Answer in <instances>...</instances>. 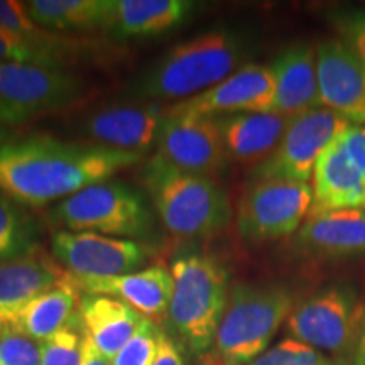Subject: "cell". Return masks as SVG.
Masks as SVG:
<instances>
[{"instance_id":"6da1fadb","label":"cell","mask_w":365,"mask_h":365,"mask_svg":"<svg viewBox=\"0 0 365 365\" xmlns=\"http://www.w3.org/2000/svg\"><path fill=\"white\" fill-rule=\"evenodd\" d=\"M140 158L143 154L63 143L48 135L14 139L0 145V191L26 207H44L110 180Z\"/></svg>"},{"instance_id":"7a4b0ae2","label":"cell","mask_w":365,"mask_h":365,"mask_svg":"<svg viewBox=\"0 0 365 365\" xmlns=\"http://www.w3.org/2000/svg\"><path fill=\"white\" fill-rule=\"evenodd\" d=\"M247 44L228 29L182 41L139 76L132 91L145 100H186L203 93L242 68Z\"/></svg>"},{"instance_id":"3957f363","label":"cell","mask_w":365,"mask_h":365,"mask_svg":"<svg viewBox=\"0 0 365 365\" xmlns=\"http://www.w3.org/2000/svg\"><path fill=\"white\" fill-rule=\"evenodd\" d=\"M173 296L168 317L175 335L193 355L215 344L228 299V271L215 255L182 250L171 262Z\"/></svg>"},{"instance_id":"277c9868","label":"cell","mask_w":365,"mask_h":365,"mask_svg":"<svg viewBox=\"0 0 365 365\" xmlns=\"http://www.w3.org/2000/svg\"><path fill=\"white\" fill-rule=\"evenodd\" d=\"M143 178L159 218L173 235L207 239L232 222L230 200L212 178L178 170L159 154L145 164Z\"/></svg>"},{"instance_id":"5b68a950","label":"cell","mask_w":365,"mask_h":365,"mask_svg":"<svg viewBox=\"0 0 365 365\" xmlns=\"http://www.w3.org/2000/svg\"><path fill=\"white\" fill-rule=\"evenodd\" d=\"M293 309V294L282 284L232 286L213 344L218 357L239 365L252 362L266 352Z\"/></svg>"},{"instance_id":"8992f818","label":"cell","mask_w":365,"mask_h":365,"mask_svg":"<svg viewBox=\"0 0 365 365\" xmlns=\"http://www.w3.org/2000/svg\"><path fill=\"white\" fill-rule=\"evenodd\" d=\"M54 227L93 232L117 239H144L154 227L153 213L139 191L122 181H100L61 200L49 213Z\"/></svg>"},{"instance_id":"52a82bcc","label":"cell","mask_w":365,"mask_h":365,"mask_svg":"<svg viewBox=\"0 0 365 365\" xmlns=\"http://www.w3.org/2000/svg\"><path fill=\"white\" fill-rule=\"evenodd\" d=\"M80 76L59 66L33 63L0 65V125L12 127L44 113L65 110L85 95Z\"/></svg>"},{"instance_id":"ba28073f","label":"cell","mask_w":365,"mask_h":365,"mask_svg":"<svg viewBox=\"0 0 365 365\" xmlns=\"http://www.w3.org/2000/svg\"><path fill=\"white\" fill-rule=\"evenodd\" d=\"M365 304L349 284H333L299 303L287 318L291 339L331 355L336 364L349 357L362 325Z\"/></svg>"},{"instance_id":"9c48e42d","label":"cell","mask_w":365,"mask_h":365,"mask_svg":"<svg viewBox=\"0 0 365 365\" xmlns=\"http://www.w3.org/2000/svg\"><path fill=\"white\" fill-rule=\"evenodd\" d=\"M313 203L308 182L254 180L237 210V230L249 244H267L299 230Z\"/></svg>"},{"instance_id":"30bf717a","label":"cell","mask_w":365,"mask_h":365,"mask_svg":"<svg viewBox=\"0 0 365 365\" xmlns=\"http://www.w3.org/2000/svg\"><path fill=\"white\" fill-rule=\"evenodd\" d=\"M352 125L327 107L293 117L271 156L255 166L254 180L308 182L319 156Z\"/></svg>"},{"instance_id":"8fae6325","label":"cell","mask_w":365,"mask_h":365,"mask_svg":"<svg viewBox=\"0 0 365 365\" xmlns=\"http://www.w3.org/2000/svg\"><path fill=\"white\" fill-rule=\"evenodd\" d=\"M51 252L76 281L137 272L149 257V249L137 240L70 230L54 232Z\"/></svg>"},{"instance_id":"7c38bea8","label":"cell","mask_w":365,"mask_h":365,"mask_svg":"<svg viewBox=\"0 0 365 365\" xmlns=\"http://www.w3.org/2000/svg\"><path fill=\"white\" fill-rule=\"evenodd\" d=\"M156 144L164 161L193 175L210 178L220 171L228 159L215 117L164 112Z\"/></svg>"},{"instance_id":"4fadbf2b","label":"cell","mask_w":365,"mask_h":365,"mask_svg":"<svg viewBox=\"0 0 365 365\" xmlns=\"http://www.w3.org/2000/svg\"><path fill=\"white\" fill-rule=\"evenodd\" d=\"M276 93L271 68L249 63L203 93L166 107L171 115L220 117L240 112H269Z\"/></svg>"},{"instance_id":"5bb4252c","label":"cell","mask_w":365,"mask_h":365,"mask_svg":"<svg viewBox=\"0 0 365 365\" xmlns=\"http://www.w3.org/2000/svg\"><path fill=\"white\" fill-rule=\"evenodd\" d=\"M317 75L323 107L365 125V63L344 39L317 44Z\"/></svg>"},{"instance_id":"9a60e30c","label":"cell","mask_w":365,"mask_h":365,"mask_svg":"<svg viewBox=\"0 0 365 365\" xmlns=\"http://www.w3.org/2000/svg\"><path fill=\"white\" fill-rule=\"evenodd\" d=\"M166 107L113 105L85 118L81 130L100 148L144 154L158 140Z\"/></svg>"},{"instance_id":"2e32d148","label":"cell","mask_w":365,"mask_h":365,"mask_svg":"<svg viewBox=\"0 0 365 365\" xmlns=\"http://www.w3.org/2000/svg\"><path fill=\"white\" fill-rule=\"evenodd\" d=\"M276 85L272 113L298 117L323 107L317 75V46L294 43L277 54L269 65Z\"/></svg>"},{"instance_id":"e0dca14e","label":"cell","mask_w":365,"mask_h":365,"mask_svg":"<svg viewBox=\"0 0 365 365\" xmlns=\"http://www.w3.org/2000/svg\"><path fill=\"white\" fill-rule=\"evenodd\" d=\"M68 276L56 259L39 249L0 261V328Z\"/></svg>"},{"instance_id":"ac0fdd59","label":"cell","mask_w":365,"mask_h":365,"mask_svg":"<svg viewBox=\"0 0 365 365\" xmlns=\"http://www.w3.org/2000/svg\"><path fill=\"white\" fill-rule=\"evenodd\" d=\"M296 249L308 257H365V212L340 210L308 215L294 240Z\"/></svg>"},{"instance_id":"d6986e66","label":"cell","mask_w":365,"mask_h":365,"mask_svg":"<svg viewBox=\"0 0 365 365\" xmlns=\"http://www.w3.org/2000/svg\"><path fill=\"white\" fill-rule=\"evenodd\" d=\"M312 191L313 203L308 215L365 208V175L346 158L339 139L319 156Z\"/></svg>"},{"instance_id":"ffe728a7","label":"cell","mask_w":365,"mask_h":365,"mask_svg":"<svg viewBox=\"0 0 365 365\" xmlns=\"http://www.w3.org/2000/svg\"><path fill=\"white\" fill-rule=\"evenodd\" d=\"M215 118L228 159L257 166L271 156L293 120L272 112H240Z\"/></svg>"},{"instance_id":"44dd1931","label":"cell","mask_w":365,"mask_h":365,"mask_svg":"<svg viewBox=\"0 0 365 365\" xmlns=\"http://www.w3.org/2000/svg\"><path fill=\"white\" fill-rule=\"evenodd\" d=\"M86 294H103L124 301L143 317L159 319L168 313L173 296V276L164 266H154L124 276L76 281Z\"/></svg>"},{"instance_id":"7402d4cb","label":"cell","mask_w":365,"mask_h":365,"mask_svg":"<svg viewBox=\"0 0 365 365\" xmlns=\"http://www.w3.org/2000/svg\"><path fill=\"white\" fill-rule=\"evenodd\" d=\"M78 314L85 335L110 360L124 349L145 318L124 301L103 294L81 298Z\"/></svg>"},{"instance_id":"603a6c76","label":"cell","mask_w":365,"mask_h":365,"mask_svg":"<svg viewBox=\"0 0 365 365\" xmlns=\"http://www.w3.org/2000/svg\"><path fill=\"white\" fill-rule=\"evenodd\" d=\"M196 6L191 0H115L110 31L118 39L158 38L185 24Z\"/></svg>"},{"instance_id":"cb8c5ba5","label":"cell","mask_w":365,"mask_h":365,"mask_svg":"<svg viewBox=\"0 0 365 365\" xmlns=\"http://www.w3.org/2000/svg\"><path fill=\"white\" fill-rule=\"evenodd\" d=\"M80 287L68 276L53 289L46 291L11 319L6 327L16 328L39 344H43L59 330L78 318Z\"/></svg>"},{"instance_id":"d4e9b609","label":"cell","mask_w":365,"mask_h":365,"mask_svg":"<svg viewBox=\"0 0 365 365\" xmlns=\"http://www.w3.org/2000/svg\"><path fill=\"white\" fill-rule=\"evenodd\" d=\"M27 14L49 33L110 29L115 0H31Z\"/></svg>"},{"instance_id":"484cf974","label":"cell","mask_w":365,"mask_h":365,"mask_svg":"<svg viewBox=\"0 0 365 365\" xmlns=\"http://www.w3.org/2000/svg\"><path fill=\"white\" fill-rule=\"evenodd\" d=\"M76 41L46 31L36 38H24L0 27V65L2 63H33V65L66 68L78 54Z\"/></svg>"},{"instance_id":"4316f807","label":"cell","mask_w":365,"mask_h":365,"mask_svg":"<svg viewBox=\"0 0 365 365\" xmlns=\"http://www.w3.org/2000/svg\"><path fill=\"white\" fill-rule=\"evenodd\" d=\"M36 230L26 213L12 200L0 196V261L36 249Z\"/></svg>"},{"instance_id":"83f0119b","label":"cell","mask_w":365,"mask_h":365,"mask_svg":"<svg viewBox=\"0 0 365 365\" xmlns=\"http://www.w3.org/2000/svg\"><path fill=\"white\" fill-rule=\"evenodd\" d=\"M83 328L80 314L75 322L41 344V365H81L83 359Z\"/></svg>"},{"instance_id":"f1b7e54d","label":"cell","mask_w":365,"mask_h":365,"mask_svg":"<svg viewBox=\"0 0 365 365\" xmlns=\"http://www.w3.org/2000/svg\"><path fill=\"white\" fill-rule=\"evenodd\" d=\"M245 365H339L335 360L327 357L303 341L294 339H284L272 349H267L262 355Z\"/></svg>"},{"instance_id":"f546056e","label":"cell","mask_w":365,"mask_h":365,"mask_svg":"<svg viewBox=\"0 0 365 365\" xmlns=\"http://www.w3.org/2000/svg\"><path fill=\"white\" fill-rule=\"evenodd\" d=\"M159 336L161 328L153 319L144 318L134 336L112 360V365H153L158 355Z\"/></svg>"},{"instance_id":"4dcf8cb0","label":"cell","mask_w":365,"mask_h":365,"mask_svg":"<svg viewBox=\"0 0 365 365\" xmlns=\"http://www.w3.org/2000/svg\"><path fill=\"white\" fill-rule=\"evenodd\" d=\"M43 346L12 327L0 328V365H41Z\"/></svg>"},{"instance_id":"1f68e13d","label":"cell","mask_w":365,"mask_h":365,"mask_svg":"<svg viewBox=\"0 0 365 365\" xmlns=\"http://www.w3.org/2000/svg\"><path fill=\"white\" fill-rule=\"evenodd\" d=\"M331 22L339 31V38L344 39L365 63V11L355 9V11L335 12Z\"/></svg>"},{"instance_id":"d6a6232c","label":"cell","mask_w":365,"mask_h":365,"mask_svg":"<svg viewBox=\"0 0 365 365\" xmlns=\"http://www.w3.org/2000/svg\"><path fill=\"white\" fill-rule=\"evenodd\" d=\"M0 27L24 38H36L46 33L34 24L27 14L26 4L19 0H0Z\"/></svg>"},{"instance_id":"836d02e7","label":"cell","mask_w":365,"mask_h":365,"mask_svg":"<svg viewBox=\"0 0 365 365\" xmlns=\"http://www.w3.org/2000/svg\"><path fill=\"white\" fill-rule=\"evenodd\" d=\"M346 158L357 170L365 175V125H350L339 137Z\"/></svg>"},{"instance_id":"e575fe53","label":"cell","mask_w":365,"mask_h":365,"mask_svg":"<svg viewBox=\"0 0 365 365\" xmlns=\"http://www.w3.org/2000/svg\"><path fill=\"white\" fill-rule=\"evenodd\" d=\"M153 365H182V355L180 350V345L173 336L168 335L166 331L161 330V336H159V346L158 355L154 359Z\"/></svg>"},{"instance_id":"d590c367","label":"cell","mask_w":365,"mask_h":365,"mask_svg":"<svg viewBox=\"0 0 365 365\" xmlns=\"http://www.w3.org/2000/svg\"><path fill=\"white\" fill-rule=\"evenodd\" d=\"M85 333V331H83ZM81 365H112V360L107 359L91 341L88 335L83 336V359Z\"/></svg>"},{"instance_id":"8d00e7d4","label":"cell","mask_w":365,"mask_h":365,"mask_svg":"<svg viewBox=\"0 0 365 365\" xmlns=\"http://www.w3.org/2000/svg\"><path fill=\"white\" fill-rule=\"evenodd\" d=\"M339 365H365V313H364L362 325H360L359 336L354 344V349L350 350L349 357Z\"/></svg>"},{"instance_id":"74e56055","label":"cell","mask_w":365,"mask_h":365,"mask_svg":"<svg viewBox=\"0 0 365 365\" xmlns=\"http://www.w3.org/2000/svg\"><path fill=\"white\" fill-rule=\"evenodd\" d=\"M14 139H16V134H14L9 127L0 125V145L11 143V140H14Z\"/></svg>"},{"instance_id":"f35d334b","label":"cell","mask_w":365,"mask_h":365,"mask_svg":"<svg viewBox=\"0 0 365 365\" xmlns=\"http://www.w3.org/2000/svg\"><path fill=\"white\" fill-rule=\"evenodd\" d=\"M225 365H239V364H232V362H223Z\"/></svg>"},{"instance_id":"ab89813d","label":"cell","mask_w":365,"mask_h":365,"mask_svg":"<svg viewBox=\"0 0 365 365\" xmlns=\"http://www.w3.org/2000/svg\"><path fill=\"white\" fill-rule=\"evenodd\" d=\"M210 365H215V364H210ZM220 365H225V364H223V360H222V364Z\"/></svg>"},{"instance_id":"60d3db41","label":"cell","mask_w":365,"mask_h":365,"mask_svg":"<svg viewBox=\"0 0 365 365\" xmlns=\"http://www.w3.org/2000/svg\"><path fill=\"white\" fill-rule=\"evenodd\" d=\"M364 212H365V208H364Z\"/></svg>"}]
</instances>
